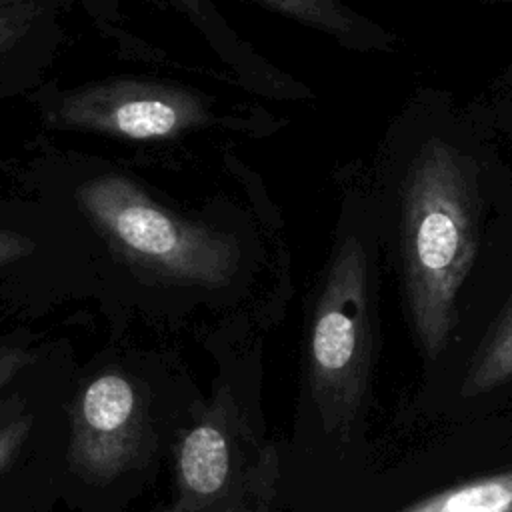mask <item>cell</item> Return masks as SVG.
Instances as JSON below:
<instances>
[{
    "label": "cell",
    "mask_w": 512,
    "mask_h": 512,
    "mask_svg": "<svg viewBox=\"0 0 512 512\" xmlns=\"http://www.w3.org/2000/svg\"><path fill=\"white\" fill-rule=\"evenodd\" d=\"M78 202L130 262L154 274L216 286L236 272L238 246L230 236L168 212L126 178L88 180Z\"/></svg>",
    "instance_id": "cell-3"
},
{
    "label": "cell",
    "mask_w": 512,
    "mask_h": 512,
    "mask_svg": "<svg viewBox=\"0 0 512 512\" xmlns=\"http://www.w3.org/2000/svg\"><path fill=\"white\" fill-rule=\"evenodd\" d=\"M140 400L122 374L94 378L80 394L74 412L72 456L90 478L110 480L124 470L140 448Z\"/></svg>",
    "instance_id": "cell-4"
},
{
    "label": "cell",
    "mask_w": 512,
    "mask_h": 512,
    "mask_svg": "<svg viewBox=\"0 0 512 512\" xmlns=\"http://www.w3.org/2000/svg\"><path fill=\"white\" fill-rule=\"evenodd\" d=\"M200 116V104L182 90L126 82L86 92L66 106L70 122L132 140L176 136Z\"/></svg>",
    "instance_id": "cell-5"
},
{
    "label": "cell",
    "mask_w": 512,
    "mask_h": 512,
    "mask_svg": "<svg viewBox=\"0 0 512 512\" xmlns=\"http://www.w3.org/2000/svg\"><path fill=\"white\" fill-rule=\"evenodd\" d=\"M32 252V242L20 234L0 230V266Z\"/></svg>",
    "instance_id": "cell-12"
},
{
    "label": "cell",
    "mask_w": 512,
    "mask_h": 512,
    "mask_svg": "<svg viewBox=\"0 0 512 512\" xmlns=\"http://www.w3.org/2000/svg\"><path fill=\"white\" fill-rule=\"evenodd\" d=\"M28 424L30 422L24 416L0 424V470L12 460V456L24 442L28 434Z\"/></svg>",
    "instance_id": "cell-10"
},
{
    "label": "cell",
    "mask_w": 512,
    "mask_h": 512,
    "mask_svg": "<svg viewBox=\"0 0 512 512\" xmlns=\"http://www.w3.org/2000/svg\"><path fill=\"white\" fill-rule=\"evenodd\" d=\"M184 6H188V10L198 12V0H180Z\"/></svg>",
    "instance_id": "cell-14"
},
{
    "label": "cell",
    "mask_w": 512,
    "mask_h": 512,
    "mask_svg": "<svg viewBox=\"0 0 512 512\" xmlns=\"http://www.w3.org/2000/svg\"><path fill=\"white\" fill-rule=\"evenodd\" d=\"M26 24L24 8H0V52L24 32Z\"/></svg>",
    "instance_id": "cell-11"
},
{
    "label": "cell",
    "mask_w": 512,
    "mask_h": 512,
    "mask_svg": "<svg viewBox=\"0 0 512 512\" xmlns=\"http://www.w3.org/2000/svg\"><path fill=\"white\" fill-rule=\"evenodd\" d=\"M478 118L488 124L498 136L512 140V88H504L498 96H492L486 104H470Z\"/></svg>",
    "instance_id": "cell-9"
},
{
    "label": "cell",
    "mask_w": 512,
    "mask_h": 512,
    "mask_svg": "<svg viewBox=\"0 0 512 512\" xmlns=\"http://www.w3.org/2000/svg\"><path fill=\"white\" fill-rule=\"evenodd\" d=\"M382 258L374 198L368 186L356 188L342 208L308 334L310 384L330 430H346L366 394Z\"/></svg>",
    "instance_id": "cell-2"
},
{
    "label": "cell",
    "mask_w": 512,
    "mask_h": 512,
    "mask_svg": "<svg viewBox=\"0 0 512 512\" xmlns=\"http://www.w3.org/2000/svg\"><path fill=\"white\" fill-rule=\"evenodd\" d=\"M270 8L312 26L356 52L390 54L398 36L384 24L356 12L342 0H262Z\"/></svg>",
    "instance_id": "cell-6"
},
{
    "label": "cell",
    "mask_w": 512,
    "mask_h": 512,
    "mask_svg": "<svg viewBox=\"0 0 512 512\" xmlns=\"http://www.w3.org/2000/svg\"><path fill=\"white\" fill-rule=\"evenodd\" d=\"M28 360V354L24 350L6 348L0 350V386L6 384Z\"/></svg>",
    "instance_id": "cell-13"
},
{
    "label": "cell",
    "mask_w": 512,
    "mask_h": 512,
    "mask_svg": "<svg viewBox=\"0 0 512 512\" xmlns=\"http://www.w3.org/2000/svg\"><path fill=\"white\" fill-rule=\"evenodd\" d=\"M384 258L412 330L438 358L452 340L458 294L490 216L512 198L496 132L448 92L424 88L392 118L368 180Z\"/></svg>",
    "instance_id": "cell-1"
},
{
    "label": "cell",
    "mask_w": 512,
    "mask_h": 512,
    "mask_svg": "<svg viewBox=\"0 0 512 512\" xmlns=\"http://www.w3.org/2000/svg\"><path fill=\"white\" fill-rule=\"evenodd\" d=\"M230 470L228 442L212 424L196 426L182 442L178 454L180 502L176 512H192L208 504L226 484Z\"/></svg>",
    "instance_id": "cell-7"
},
{
    "label": "cell",
    "mask_w": 512,
    "mask_h": 512,
    "mask_svg": "<svg viewBox=\"0 0 512 512\" xmlns=\"http://www.w3.org/2000/svg\"><path fill=\"white\" fill-rule=\"evenodd\" d=\"M396 512H512V470L428 494Z\"/></svg>",
    "instance_id": "cell-8"
}]
</instances>
